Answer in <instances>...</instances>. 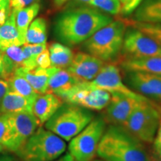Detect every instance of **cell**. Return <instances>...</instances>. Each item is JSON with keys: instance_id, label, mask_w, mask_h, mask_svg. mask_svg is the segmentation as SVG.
Returning <instances> with one entry per match:
<instances>
[{"instance_id": "1", "label": "cell", "mask_w": 161, "mask_h": 161, "mask_svg": "<svg viewBox=\"0 0 161 161\" xmlns=\"http://www.w3.org/2000/svg\"><path fill=\"white\" fill-rule=\"evenodd\" d=\"M112 21L110 16L92 7L83 6L60 14L55 20L54 30L58 40L74 46L84 43Z\"/></svg>"}, {"instance_id": "2", "label": "cell", "mask_w": 161, "mask_h": 161, "mask_svg": "<svg viewBox=\"0 0 161 161\" xmlns=\"http://www.w3.org/2000/svg\"><path fill=\"white\" fill-rule=\"evenodd\" d=\"M97 155L107 161H151L143 142L122 126L114 125L104 130Z\"/></svg>"}, {"instance_id": "3", "label": "cell", "mask_w": 161, "mask_h": 161, "mask_svg": "<svg viewBox=\"0 0 161 161\" xmlns=\"http://www.w3.org/2000/svg\"><path fill=\"white\" fill-rule=\"evenodd\" d=\"M125 30L124 22L113 20L84 41L82 48L86 53L102 61H113L122 51Z\"/></svg>"}, {"instance_id": "4", "label": "cell", "mask_w": 161, "mask_h": 161, "mask_svg": "<svg viewBox=\"0 0 161 161\" xmlns=\"http://www.w3.org/2000/svg\"><path fill=\"white\" fill-rule=\"evenodd\" d=\"M94 119L90 110L66 102L45 123V128L65 141H70Z\"/></svg>"}, {"instance_id": "5", "label": "cell", "mask_w": 161, "mask_h": 161, "mask_svg": "<svg viewBox=\"0 0 161 161\" xmlns=\"http://www.w3.org/2000/svg\"><path fill=\"white\" fill-rule=\"evenodd\" d=\"M66 148L65 140L40 127L17 154L23 161H53L61 156Z\"/></svg>"}, {"instance_id": "6", "label": "cell", "mask_w": 161, "mask_h": 161, "mask_svg": "<svg viewBox=\"0 0 161 161\" xmlns=\"http://www.w3.org/2000/svg\"><path fill=\"white\" fill-rule=\"evenodd\" d=\"M161 121V108L155 102L142 101L122 127L143 143H152Z\"/></svg>"}, {"instance_id": "7", "label": "cell", "mask_w": 161, "mask_h": 161, "mask_svg": "<svg viewBox=\"0 0 161 161\" xmlns=\"http://www.w3.org/2000/svg\"><path fill=\"white\" fill-rule=\"evenodd\" d=\"M105 129L106 122L104 118H94L79 134L74 136L68 146L69 153L74 160H93Z\"/></svg>"}, {"instance_id": "8", "label": "cell", "mask_w": 161, "mask_h": 161, "mask_svg": "<svg viewBox=\"0 0 161 161\" xmlns=\"http://www.w3.org/2000/svg\"><path fill=\"white\" fill-rule=\"evenodd\" d=\"M110 98V92L96 87L90 81H81L74 86L63 100L90 110L100 111L106 108Z\"/></svg>"}, {"instance_id": "9", "label": "cell", "mask_w": 161, "mask_h": 161, "mask_svg": "<svg viewBox=\"0 0 161 161\" xmlns=\"http://www.w3.org/2000/svg\"><path fill=\"white\" fill-rule=\"evenodd\" d=\"M122 51L126 58L161 56V47L146 34L135 27L126 29Z\"/></svg>"}, {"instance_id": "10", "label": "cell", "mask_w": 161, "mask_h": 161, "mask_svg": "<svg viewBox=\"0 0 161 161\" xmlns=\"http://www.w3.org/2000/svg\"><path fill=\"white\" fill-rule=\"evenodd\" d=\"M110 94L109 103L104 108V119L114 125H123L136 106L142 101L149 99L145 96L133 97L117 92H112Z\"/></svg>"}, {"instance_id": "11", "label": "cell", "mask_w": 161, "mask_h": 161, "mask_svg": "<svg viewBox=\"0 0 161 161\" xmlns=\"http://www.w3.org/2000/svg\"><path fill=\"white\" fill-rule=\"evenodd\" d=\"M10 116L13 125V136L8 151L17 154L40 125L32 113H12Z\"/></svg>"}, {"instance_id": "12", "label": "cell", "mask_w": 161, "mask_h": 161, "mask_svg": "<svg viewBox=\"0 0 161 161\" xmlns=\"http://www.w3.org/2000/svg\"><path fill=\"white\" fill-rule=\"evenodd\" d=\"M125 81L136 92L161 102V75L141 71H125Z\"/></svg>"}, {"instance_id": "13", "label": "cell", "mask_w": 161, "mask_h": 161, "mask_svg": "<svg viewBox=\"0 0 161 161\" xmlns=\"http://www.w3.org/2000/svg\"><path fill=\"white\" fill-rule=\"evenodd\" d=\"M90 82L96 87L110 92H117L137 98L143 96L126 86L121 77L119 69L115 64H104L96 78Z\"/></svg>"}, {"instance_id": "14", "label": "cell", "mask_w": 161, "mask_h": 161, "mask_svg": "<svg viewBox=\"0 0 161 161\" xmlns=\"http://www.w3.org/2000/svg\"><path fill=\"white\" fill-rule=\"evenodd\" d=\"M104 61L86 52H79L73 55L71 64L66 68L80 81H92L104 66Z\"/></svg>"}, {"instance_id": "15", "label": "cell", "mask_w": 161, "mask_h": 161, "mask_svg": "<svg viewBox=\"0 0 161 161\" xmlns=\"http://www.w3.org/2000/svg\"><path fill=\"white\" fill-rule=\"evenodd\" d=\"M49 78L48 83V92L55 94L63 99L64 96L74 86L80 83L79 80L68 72L66 69L49 67Z\"/></svg>"}, {"instance_id": "16", "label": "cell", "mask_w": 161, "mask_h": 161, "mask_svg": "<svg viewBox=\"0 0 161 161\" xmlns=\"http://www.w3.org/2000/svg\"><path fill=\"white\" fill-rule=\"evenodd\" d=\"M62 104L61 98L51 92L39 94L34 102L32 113L41 126L52 117Z\"/></svg>"}, {"instance_id": "17", "label": "cell", "mask_w": 161, "mask_h": 161, "mask_svg": "<svg viewBox=\"0 0 161 161\" xmlns=\"http://www.w3.org/2000/svg\"><path fill=\"white\" fill-rule=\"evenodd\" d=\"M122 67L125 71H141L161 75V56L125 58Z\"/></svg>"}, {"instance_id": "18", "label": "cell", "mask_w": 161, "mask_h": 161, "mask_svg": "<svg viewBox=\"0 0 161 161\" xmlns=\"http://www.w3.org/2000/svg\"><path fill=\"white\" fill-rule=\"evenodd\" d=\"M15 74L23 76L31 84L38 94H43L48 92V83L49 78V69L36 67L33 69H28L20 67L15 70Z\"/></svg>"}, {"instance_id": "19", "label": "cell", "mask_w": 161, "mask_h": 161, "mask_svg": "<svg viewBox=\"0 0 161 161\" xmlns=\"http://www.w3.org/2000/svg\"><path fill=\"white\" fill-rule=\"evenodd\" d=\"M25 43L16 25L15 12L12 9L8 19L0 25V49L3 51L10 46H23Z\"/></svg>"}, {"instance_id": "20", "label": "cell", "mask_w": 161, "mask_h": 161, "mask_svg": "<svg viewBox=\"0 0 161 161\" xmlns=\"http://www.w3.org/2000/svg\"><path fill=\"white\" fill-rule=\"evenodd\" d=\"M134 12V21L161 24V0H143Z\"/></svg>"}, {"instance_id": "21", "label": "cell", "mask_w": 161, "mask_h": 161, "mask_svg": "<svg viewBox=\"0 0 161 161\" xmlns=\"http://www.w3.org/2000/svg\"><path fill=\"white\" fill-rule=\"evenodd\" d=\"M34 102L17 92L9 90L2 102L1 114L21 112L32 113Z\"/></svg>"}, {"instance_id": "22", "label": "cell", "mask_w": 161, "mask_h": 161, "mask_svg": "<svg viewBox=\"0 0 161 161\" xmlns=\"http://www.w3.org/2000/svg\"><path fill=\"white\" fill-rule=\"evenodd\" d=\"M4 67L6 73V80L14 73L18 68L23 67V46H13L2 51Z\"/></svg>"}, {"instance_id": "23", "label": "cell", "mask_w": 161, "mask_h": 161, "mask_svg": "<svg viewBox=\"0 0 161 161\" xmlns=\"http://www.w3.org/2000/svg\"><path fill=\"white\" fill-rule=\"evenodd\" d=\"M51 67L66 69L73 58V53L68 46L62 43H53L49 48Z\"/></svg>"}, {"instance_id": "24", "label": "cell", "mask_w": 161, "mask_h": 161, "mask_svg": "<svg viewBox=\"0 0 161 161\" xmlns=\"http://www.w3.org/2000/svg\"><path fill=\"white\" fill-rule=\"evenodd\" d=\"M40 8V4L36 3L24 8L19 10L13 9L15 12L16 25H17L20 36L25 40V42L27 30L29 29L30 24L37 15Z\"/></svg>"}, {"instance_id": "25", "label": "cell", "mask_w": 161, "mask_h": 161, "mask_svg": "<svg viewBox=\"0 0 161 161\" xmlns=\"http://www.w3.org/2000/svg\"><path fill=\"white\" fill-rule=\"evenodd\" d=\"M47 40V24L45 19L39 17L30 24L25 35L26 44H43Z\"/></svg>"}, {"instance_id": "26", "label": "cell", "mask_w": 161, "mask_h": 161, "mask_svg": "<svg viewBox=\"0 0 161 161\" xmlns=\"http://www.w3.org/2000/svg\"><path fill=\"white\" fill-rule=\"evenodd\" d=\"M9 90L13 91L24 97L35 102L39 94L35 92L28 80L23 76L14 73L7 79Z\"/></svg>"}, {"instance_id": "27", "label": "cell", "mask_w": 161, "mask_h": 161, "mask_svg": "<svg viewBox=\"0 0 161 161\" xmlns=\"http://www.w3.org/2000/svg\"><path fill=\"white\" fill-rule=\"evenodd\" d=\"M13 136V125L10 114L0 115V149L8 150Z\"/></svg>"}, {"instance_id": "28", "label": "cell", "mask_w": 161, "mask_h": 161, "mask_svg": "<svg viewBox=\"0 0 161 161\" xmlns=\"http://www.w3.org/2000/svg\"><path fill=\"white\" fill-rule=\"evenodd\" d=\"M86 5L110 15L118 14L122 10L119 0H91Z\"/></svg>"}, {"instance_id": "29", "label": "cell", "mask_w": 161, "mask_h": 161, "mask_svg": "<svg viewBox=\"0 0 161 161\" xmlns=\"http://www.w3.org/2000/svg\"><path fill=\"white\" fill-rule=\"evenodd\" d=\"M132 25L152 37L161 47V24L132 22Z\"/></svg>"}, {"instance_id": "30", "label": "cell", "mask_w": 161, "mask_h": 161, "mask_svg": "<svg viewBox=\"0 0 161 161\" xmlns=\"http://www.w3.org/2000/svg\"><path fill=\"white\" fill-rule=\"evenodd\" d=\"M37 67L43 68V69H47L51 67V61H50L49 52V49H46L43 52L37 56L36 60Z\"/></svg>"}, {"instance_id": "31", "label": "cell", "mask_w": 161, "mask_h": 161, "mask_svg": "<svg viewBox=\"0 0 161 161\" xmlns=\"http://www.w3.org/2000/svg\"><path fill=\"white\" fill-rule=\"evenodd\" d=\"M12 8L11 7V0L0 3V25L5 23L11 15Z\"/></svg>"}, {"instance_id": "32", "label": "cell", "mask_w": 161, "mask_h": 161, "mask_svg": "<svg viewBox=\"0 0 161 161\" xmlns=\"http://www.w3.org/2000/svg\"><path fill=\"white\" fill-rule=\"evenodd\" d=\"M152 154L158 158H161V121L155 137L153 141V152Z\"/></svg>"}, {"instance_id": "33", "label": "cell", "mask_w": 161, "mask_h": 161, "mask_svg": "<svg viewBox=\"0 0 161 161\" xmlns=\"http://www.w3.org/2000/svg\"><path fill=\"white\" fill-rule=\"evenodd\" d=\"M143 0H130L127 5L122 7L121 13L124 16H128L134 12L136 9V8L140 5Z\"/></svg>"}, {"instance_id": "34", "label": "cell", "mask_w": 161, "mask_h": 161, "mask_svg": "<svg viewBox=\"0 0 161 161\" xmlns=\"http://www.w3.org/2000/svg\"><path fill=\"white\" fill-rule=\"evenodd\" d=\"M39 0H11V7L12 9L19 10L38 3Z\"/></svg>"}, {"instance_id": "35", "label": "cell", "mask_w": 161, "mask_h": 161, "mask_svg": "<svg viewBox=\"0 0 161 161\" xmlns=\"http://www.w3.org/2000/svg\"><path fill=\"white\" fill-rule=\"evenodd\" d=\"M9 91V86L8 81L5 79L0 78V115H1V104L4 96Z\"/></svg>"}, {"instance_id": "36", "label": "cell", "mask_w": 161, "mask_h": 161, "mask_svg": "<svg viewBox=\"0 0 161 161\" xmlns=\"http://www.w3.org/2000/svg\"><path fill=\"white\" fill-rule=\"evenodd\" d=\"M6 73L5 67H4V64H3V56H2V53L0 54V78L2 79L6 80Z\"/></svg>"}, {"instance_id": "37", "label": "cell", "mask_w": 161, "mask_h": 161, "mask_svg": "<svg viewBox=\"0 0 161 161\" xmlns=\"http://www.w3.org/2000/svg\"><path fill=\"white\" fill-rule=\"evenodd\" d=\"M0 161H17V160L11 154H0Z\"/></svg>"}, {"instance_id": "38", "label": "cell", "mask_w": 161, "mask_h": 161, "mask_svg": "<svg viewBox=\"0 0 161 161\" xmlns=\"http://www.w3.org/2000/svg\"><path fill=\"white\" fill-rule=\"evenodd\" d=\"M53 161H75L72 157L70 155L69 153H66L64 155H61L58 159Z\"/></svg>"}, {"instance_id": "39", "label": "cell", "mask_w": 161, "mask_h": 161, "mask_svg": "<svg viewBox=\"0 0 161 161\" xmlns=\"http://www.w3.org/2000/svg\"><path fill=\"white\" fill-rule=\"evenodd\" d=\"M53 1H54V4H55L56 7L60 8V7H62V6H63L66 3H67L69 0H53Z\"/></svg>"}, {"instance_id": "40", "label": "cell", "mask_w": 161, "mask_h": 161, "mask_svg": "<svg viewBox=\"0 0 161 161\" xmlns=\"http://www.w3.org/2000/svg\"><path fill=\"white\" fill-rule=\"evenodd\" d=\"M91 0H75V3L77 4H87Z\"/></svg>"}, {"instance_id": "41", "label": "cell", "mask_w": 161, "mask_h": 161, "mask_svg": "<svg viewBox=\"0 0 161 161\" xmlns=\"http://www.w3.org/2000/svg\"><path fill=\"white\" fill-rule=\"evenodd\" d=\"M151 161H161V158H158L153 154H151Z\"/></svg>"}, {"instance_id": "42", "label": "cell", "mask_w": 161, "mask_h": 161, "mask_svg": "<svg viewBox=\"0 0 161 161\" xmlns=\"http://www.w3.org/2000/svg\"><path fill=\"white\" fill-rule=\"evenodd\" d=\"M130 1V0H119L121 5H122V7H123V6L127 5V4L129 3Z\"/></svg>"}, {"instance_id": "43", "label": "cell", "mask_w": 161, "mask_h": 161, "mask_svg": "<svg viewBox=\"0 0 161 161\" xmlns=\"http://www.w3.org/2000/svg\"><path fill=\"white\" fill-rule=\"evenodd\" d=\"M92 161H107L105 160H103V159H96V160H93Z\"/></svg>"}, {"instance_id": "44", "label": "cell", "mask_w": 161, "mask_h": 161, "mask_svg": "<svg viewBox=\"0 0 161 161\" xmlns=\"http://www.w3.org/2000/svg\"><path fill=\"white\" fill-rule=\"evenodd\" d=\"M5 1H8V0H0V3H4V2H5Z\"/></svg>"}, {"instance_id": "45", "label": "cell", "mask_w": 161, "mask_h": 161, "mask_svg": "<svg viewBox=\"0 0 161 161\" xmlns=\"http://www.w3.org/2000/svg\"><path fill=\"white\" fill-rule=\"evenodd\" d=\"M2 53V51H1V49H0V54H1Z\"/></svg>"}]
</instances>
